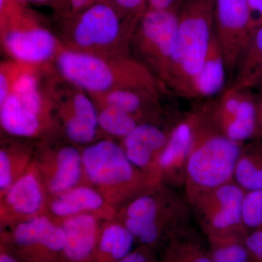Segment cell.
Instances as JSON below:
<instances>
[{
    "mask_svg": "<svg viewBox=\"0 0 262 262\" xmlns=\"http://www.w3.org/2000/svg\"><path fill=\"white\" fill-rule=\"evenodd\" d=\"M100 107L108 106L130 114L137 119L148 106L159 108V96L130 89H116L101 94L90 95Z\"/></svg>",
    "mask_w": 262,
    "mask_h": 262,
    "instance_id": "cell-22",
    "label": "cell"
},
{
    "mask_svg": "<svg viewBox=\"0 0 262 262\" xmlns=\"http://www.w3.org/2000/svg\"><path fill=\"white\" fill-rule=\"evenodd\" d=\"M67 18V48L97 55L127 53L138 24L110 1L97 2Z\"/></svg>",
    "mask_w": 262,
    "mask_h": 262,
    "instance_id": "cell-4",
    "label": "cell"
},
{
    "mask_svg": "<svg viewBox=\"0 0 262 262\" xmlns=\"http://www.w3.org/2000/svg\"><path fill=\"white\" fill-rule=\"evenodd\" d=\"M178 10L148 8L136 25L131 42L141 62L168 89L179 19Z\"/></svg>",
    "mask_w": 262,
    "mask_h": 262,
    "instance_id": "cell-7",
    "label": "cell"
},
{
    "mask_svg": "<svg viewBox=\"0 0 262 262\" xmlns=\"http://www.w3.org/2000/svg\"><path fill=\"white\" fill-rule=\"evenodd\" d=\"M242 219L248 232L262 229V189L245 192Z\"/></svg>",
    "mask_w": 262,
    "mask_h": 262,
    "instance_id": "cell-29",
    "label": "cell"
},
{
    "mask_svg": "<svg viewBox=\"0 0 262 262\" xmlns=\"http://www.w3.org/2000/svg\"><path fill=\"white\" fill-rule=\"evenodd\" d=\"M82 165V154L72 146H65L57 155L56 170L48 184L52 194L60 195L75 188L80 180Z\"/></svg>",
    "mask_w": 262,
    "mask_h": 262,
    "instance_id": "cell-25",
    "label": "cell"
},
{
    "mask_svg": "<svg viewBox=\"0 0 262 262\" xmlns=\"http://www.w3.org/2000/svg\"><path fill=\"white\" fill-rule=\"evenodd\" d=\"M252 140L243 145L234 171V182L246 192L262 189V139Z\"/></svg>",
    "mask_w": 262,
    "mask_h": 262,
    "instance_id": "cell-23",
    "label": "cell"
},
{
    "mask_svg": "<svg viewBox=\"0 0 262 262\" xmlns=\"http://www.w3.org/2000/svg\"><path fill=\"white\" fill-rule=\"evenodd\" d=\"M251 30L262 26V0H248Z\"/></svg>",
    "mask_w": 262,
    "mask_h": 262,
    "instance_id": "cell-36",
    "label": "cell"
},
{
    "mask_svg": "<svg viewBox=\"0 0 262 262\" xmlns=\"http://www.w3.org/2000/svg\"><path fill=\"white\" fill-rule=\"evenodd\" d=\"M82 160L86 175L96 185L138 189L142 176L116 143L98 141L84 149Z\"/></svg>",
    "mask_w": 262,
    "mask_h": 262,
    "instance_id": "cell-10",
    "label": "cell"
},
{
    "mask_svg": "<svg viewBox=\"0 0 262 262\" xmlns=\"http://www.w3.org/2000/svg\"><path fill=\"white\" fill-rule=\"evenodd\" d=\"M67 107L69 110L66 113L65 130L69 139L80 144H87L94 140L99 126L98 117Z\"/></svg>",
    "mask_w": 262,
    "mask_h": 262,
    "instance_id": "cell-27",
    "label": "cell"
},
{
    "mask_svg": "<svg viewBox=\"0 0 262 262\" xmlns=\"http://www.w3.org/2000/svg\"><path fill=\"white\" fill-rule=\"evenodd\" d=\"M155 251L147 246H140L118 262H160Z\"/></svg>",
    "mask_w": 262,
    "mask_h": 262,
    "instance_id": "cell-34",
    "label": "cell"
},
{
    "mask_svg": "<svg viewBox=\"0 0 262 262\" xmlns=\"http://www.w3.org/2000/svg\"><path fill=\"white\" fill-rule=\"evenodd\" d=\"M215 32L229 80H233L253 31L248 0H215Z\"/></svg>",
    "mask_w": 262,
    "mask_h": 262,
    "instance_id": "cell-9",
    "label": "cell"
},
{
    "mask_svg": "<svg viewBox=\"0 0 262 262\" xmlns=\"http://www.w3.org/2000/svg\"><path fill=\"white\" fill-rule=\"evenodd\" d=\"M215 32V0H183L168 89L187 98Z\"/></svg>",
    "mask_w": 262,
    "mask_h": 262,
    "instance_id": "cell-3",
    "label": "cell"
},
{
    "mask_svg": "<svg viewBox=\"0 0 262 262\" xmlns=\"http://www.w3.org/2000/svg\"><path fill=\"white\" fill-rule=\"evenodd\" d=\"M245 192L232 181L186 199L206 237L248 234L242 219Z\"/></svg>",
    "mask_w": 262,
    "mask_h": 262,
    "instance_id": "cell-8",
    "label": "cell"
},
{
    "mask_svg": "<svg viewBox=\"0 0 262 262\" xmlns=\"http://www.w3.org/2000/svg\"><path fill=\"white\" fill-rule=\"evenodd\" d=\"M0 262H21L15 255L10 253L5 247L1 248V254H0Z\"/></svg>",
    "mask_w": 262,
    "mask_h": 262,
    "instance_id": "cell-39",
    "label": "cell"
},
{
    "mask_svg": "<svg viewBox=\"0 0 262 262\" xmlns=\"http://www.w3.org/2000/svg\"><path fill=\"white\" fill-rule=\"evenodd\" d=\"M42 117L29 110L11 93L0 103L2 127L12 135L32 137L40 131Z\"/></svg>",
    "mask_w": 262,
    "mask_h": 262,
    "instance_id": "cell-20",
    "label": "cell"
},
{
    "mask_svg": "<svg viewBox=\"0 0 262 262\" xmlns=\"http://www.w3.org/2000/svg\"><path fill=\"white\" fill-rule=\"evenodd\" d=\"M99 1L101 0H62L61 5L64 4L67 8L66 18H70Z\"/></svg>",
    "mask_w": 262,
    "mask_h": 262,
    "instance_id": "cell-35",
    "label": "cell"
},
{
    "mask_svg": "<svg viewBox=\"0 0 262 262\" xmlns=\"http://www.w3.org/2000/svg\"><path fill=\"white\" fill-rule=\"evenodd\" d=\"M191 213L186 198L165 190L160 195L144 194L133 200L125 209L123 225L140 246L155 250L190 222Z\"/></svg>",
    "mask_w": 262,
    "mask_h": 262,
    "instance_id": "cell-5",
    "label": "cell"
},
{
    "mask_svg": "<svg viewBox=\"0 0 262 262\" xmlns=\"http://www.w3.org/2000/svg\"><path fill=\"white\" fill-rule=\"evenodd\" d=\"M194 111L179 120L171 129L168 142L158 156L154 171L184 186L188 154L192 143Z\"/></svg>",
    "mask_w": 262,
    "mask_h": 262,
    "instance_id": "cell-13",
    "label": "cell"
},
{
    "mask_svg": "<svg viewBox=\"0 0 262 262\" xmlns=\"http://www.w3.org/2000/svg\"><path fill=\"white\" fill-rule=\"evenodd\" d=\"M231 87L262 89V26L253 30Z\"/></svg>",
    "mask_w": 262,
    "mask_h": 262,
    "instance_id": "cell-21",
    "label": "cell"
},
{
    "mask_svg": "<svg viewBox=\"0 0 262 262\" xmlns=\"http://www.w3.org/2000/svg\"><path fill=\"white\" fill-rule=\"evenodd\" d=\"M194 111L192 143L185 169L186 199L234 181L243 144L231 140L212 122L209 102Z\"/></svg>",
    "mask_w": 262,
    "mask_h": 262,
    "instance_id": "cell-2",
    "label": "cell"
},
{
    "mask_svg": "<svg viewBox=\"0 0 262 262\" xmlns=\"http://www.w3.org/2000/svg\"><path fill=\"white\" fill-rule=\"evenodd\" d=\"M163 245L160 262H214L206 236L190 222L177 229Z\"/></svg>",
    "mask_w": 262,
    "mask_h": 262,
    "instance_id": "cell-15",
    "label": "cell"
},
{
    "mask_svg": "<svg viewBox=\"0 0 262 262\" xmlns=\"http://www.w3.org/2000/svg\"><path fill=\"white\" fill-rule=\"evenodd\" d=\"M212 122L231 140L244 144L256 130V96L251 90L229 86L220 99L209 102Z\"/></svg>",
    "mask_w": 262,
    "mask_h": 262,
    "instance_id": "cell-12",
    "label": "cell"
},
{
    "mask_svg": "<svg viewBox=\"0 0 262 262\" xmlns=\"http://www.w3.org/2000/svg\"><path fill=\"white\" fill-rule=\"evenodd\" d=\"M135 238L124 225L111 224L100 231L97 244L88 262H118L134 249Z\"/></svg>",
    "mask_w": 262,
    "mask_h": 262,
    "instance_id": "cell-18",
    "label": "cell"
},
{
    "mask_svg": "<svg viewBox=\"0 0 262 262\" xmlns=\"http://www.w3.org/2000/svg\"><path fill=\"white\" fill-rule=\"evenodd\" d=\"M15 64H3L0 72V103L8 98L11 93Z\"/></svg>",
    "mask_w": 262,
    "mask_h": 262,
    "instance_id": "cell-33",
    "label": "cell"
},
{
    "mask_svg": "<svg viewBox=\"0 0 262 262\" xmlns=\"http://www.w3.org/2000/svg\"><path fill=\"white\" fill-rule=\"evenodd\" d=\"M248 262H262V229L248 232L245 237Z\"/></svg>",
    "mask_w": 262,
    "mask_h": 262,
    "instance_id": "cell-31",
    "label": "cell"
},
{
    "mask_svg": "<svg viewBox=\"0 0 262 262\" xmlns=\"http://www.w3.org/2000/svg\"><path fill=\"white\" fill-rule=\"evenodd\" d=\"M66 237L65 256L68 262H88L99 237L97 222L82 213L66 218L62 224Z\"/></svg>",
    "mask_w": 262,
    "mask_h": 262,
    "instance_id": "cell-16",
    "label": "cell"
},
{
    "mask_svg": "<svg viewBox=\"0 0 262 262\" xmlns=\"http://www.w3.org/2000/svg\"><path fill=\"white\" fill-rule=\"evenodd\" d=\"M170 133H165L149 122H142L123 138L122 148L136 168L154 170L155 163L168 142Z\"/></svg>",
    "mask_w": 262,
    "mask_h": 262,
    "instance_id": "cell-14",
    "label": "cell"
},
{
    "mask_svg": "<svg viewBox=\"0 0 262 262\" xmlns=\"http://www.w3.org/2000/svg\"><path fill=\"white\" fill-rule=\"evenodd\" d=\"M110 2L125 16L136 21H139L149 8L148 0H110Z\"/></svg>",
    "mask_w": 262,
    "mask_h": 262,
    "instance_id": "cell-30",
    "label": "cell"
},
{
    "mask_svg": "<svg viewBox=\"0 0 262 262\" xmlns=\"http://www.w3.org/2000/svg\"><path fill=\"white\" fill-rule=\"evenodd\" d=\"M13 184V170L9 155L5 151H0V189L5 193Z\"/></svg>",
    "mask_w": 262,
    "mask_h": 262,
    "instance_id": "cell-32",
    "label": "cell"
},
{
    "mask_svg": "<svg viewBox=\"0 0 262 262\" xmlns=\"http://www.w3.org/2000/svg\"><path fill=\"white\" fill-rule=\"evenodd\" d=\"M5 194L8 207L19 215L37 214L44 203L42 186L32 172L17 179Z\"/></svg>",
    "mask_w": 262,
    "mask_h": 262,
    "instance_id": "cell-19",
    "label": "cell"
},
{
    "mask_svg": "<svg viewBox=\"0 0 262 262\" xmlns=\"http://www.w3.org/2000/svg\"><path fill=\"white\" fill-rule=\"evenodd\" d=\"M55 60L62 77L90 95L130 89L160 97L166 89L143 62L127 53L92 54L63 46Z\"/></svg>",
    "mask_w": 262,
    "mask_h": 262,
    "instance_id": "cell-1",
    "label": "cell"
},
{
    "mask_svg": "<svg viewBox=\"0 0 262 262\" xmlns=\"http://www.w3.org/2000/svg\"><path fill=\"white\" fill-rule=\"evenodd\" d=\"M0 22L5 51L19 63L42 64L63 47L37 15L18 2L0 10Z\"/></svg>",
    "mask_w": 262,
    "mask_h": 262,
    "instance_id": "cell-6",
    "label": "cell"
},
{
    "mask_svg": "<svg viewBox=\"0 0 262 262\" xmlns=\"http://www.w3.org/2000/svg\"><path fill=\"white\" fill-rule=\"evenodd\" d=\"M98 113V124L105 132L125 138L137 126V119L117 108L103 106Z\"/></svg>",
    "mask_w": 262,
    "mask_h": 262,
    "instance_id": "cell-28",
    "label": "cell"
},
{
    "mask_svg": "<svg viewBox=\"0 0 262 262\" xmlns=\"http://www.w3.org/2000/svg\"><path fill=\"white\" fill-rule=\"evenodd\" d=\"M244 234L206 237L214 262H248Z\"/></svg>",
    "mask_w": 262,
    "mask_h": 262,
    "instance_id": "cell-26",
    "label": "cell"
},
{
    "mask_svg": "<svg viewBox=\"0 0 262 262\" xmlns=\"http://www.w3.org/2000/svg\"><path fill=\"white\" fill-rule=\"evenodd\" d=\"M11 242L21 262H68L61 225L46 216H34L15 227Z\"/></svg>",
    "mask_w": 262,
    "mask_h": 262,
    "instance_id": "cell-11",
    "label": "cell"
},
{
    "mask_svg": "<svg viewBox=\"0 0 262 262\" xmlns=\"http://www.w3.org/2000/svg\"><path fill=\"white\" fill-rule=\"evenodd\" d=\"M255 139H262V89L256 96V130Z\"/></svg>",
    "mask_w": 262,
    "mask_h": 262,
    "instance_id": "cell-38",
    "label": "cell"
},
{
    "mask_svg": "<svg viewBox=\"0 0 262 262\" xmlns=\"http://www.w3.org/2000/svg\"><path fill=\"white\" fill-rule=\"evenodd\" d=\"M20 4L27 5V3H37V4H55L61 5L62 0H15Z\"/></svg>",
    "mask_w": 262,
    "mask_h": 262,
    "instance_id": "cell-40",
    "label": "cell"
},
{
    "mask_svg": "<svg viewBox=\"0 0 262 262\" xmlns=\"http://www.w3.org/2000/svg\"><path fill=\"white\" fill-rule=\"evenodd\" d=\"M227 76L223 53L214 32L206 60L191 82L187 98H210L215 96L223 89Z\"/></svg>",
    "mask_w": 262,
    "mask_h": 262,
    "instance_id": "cell-17",
    "label": "cell"
},
{
    "mask_svg": "<svg viewBox=\"0 0 262 262\" xmlns=\"http://www.w3.org/2000/svg\"><path fill=\"white\" fill-rule=\"evenodd\" d=\"M183 0H148L149 8L157 10L180 9Z\"/></svg>",
    "mask_w": 262,
    "mask_h": 262,
    "instance_id": "cell-37",
    "label": "cell"
},
{
    "mask_svg": "<svg viewBox=\"0 0 262 262\" xmlns=\"http://www.w3.org/2000/svg\"><path fill=\"white\" fill-rule=\"evenodd\" d=\"M103 205L102 196L87 187H75L58 195L51 203V209L57 216L68 218L84 212L96 211Z\"/></svg>",
    "mask_w": 262,
    "mask_h": 262,
    "instance_id": "cell-24",
    "label": "cell"
}]
</instances>
